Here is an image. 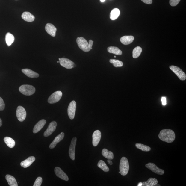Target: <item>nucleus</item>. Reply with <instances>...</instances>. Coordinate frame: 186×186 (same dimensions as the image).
<instances>
[{"instance_id": "obj_1", "label": "nucleus", "mask_w": 186, "mask_h": 186, "mask_svg": "<svg viewBox=\"0 0 186 186\" xmlns=\"http://www.w3.org/2000/svg\"><path fill=\"white\" fill-rule=\"evenodd\" d=\"M159 138L162 141L168 143H171L175 139L176 135L173 130L164 129L161 131L158 134Z\"/></svg>"}, {"instance_id": "obj_2", "label": "nucleus", "mask_w": 186, "mask_h": 186, "mask_svg": "<svg viewBox=\"0 0 186 186\" xmlns=\"http://www.w3.org/2000/svg\"><path fill=\"white\" fill-rule=\"evenodd\" d=\"M76 42L80 49L85 52H88L92 49L93 41L92 40H89L88 43L84 38L78 37Z\"/></svg>"}, {"instance_id": "obj_3", "label": "nucleus", "mask_w": 186, "mask_h": 186, "mask_svg": "<svg viewBox=\"0 0 186 186\" xmlns=\"http://www.w3.org/2000/svg\"><path fill=\"white\" fill-rule=\"evenodd\" d=\"M119 169L121 175H127L129 170V164L127 158L123 157L121 158L120 163Z\"/></svg>"}, {"instance_id": "obj_4", "label": "nucleus", "mask_w": 186, "mask_h": 186, "mask_svg": "<svg viewBox=\"0 0 186 186\" xmlns=\"http://www.w3.org/2000/svg\"><path fill=\"white\" fill-rule=\"evenodd\" d=\"M19 91L23 95L31 96L35 92L36 89L33 86L30 85L24 84L20 87Z\"/></svg>"}, {"instance_id": "obj_5", "label": "nucleus", "mask_w": 186, "mask_h": 186, "mask_svg": "<svg viewBox=\"0 0 186 186\" xmlns=\"http://www.w3.org/2000/svg\"><path fill=\"white\" fill-rule=\"evenodd\" d=\"M170 68L177 76L180 80H185L186 79V74L180 68L176 66L172 65L170 66Z\"/></svg>"}, {"instance_id": "obj_6", "label": "nucleus", "mask_w": 186, "mask_h": 186, "mask_svg": "<svg viewBox=\"0 0 186 186\" xmlns=\"http://www.w3.org/2000/svg\"><path fill=\"white\" fill-rule=\"evenodd\" d=\"M63 93L61 91H58L53 93L48 99V102L50 104H54L59 102L62 97Z\"/></svg>"}, {"instance_id": "obj_7", "label": "nucleus", "mask_w": 186, "mask_h": 186, "mask_svg": "<svg viewBox=\"0 0 186 186\" xmlns=\"http://www.w3.org/2000/svg\"><path fill=\"white\" fill-rule=\"evenodd\" d=\"M59 63L63 67L67 69H72L75 67V64L72 61L65 58H59Z\"/></svg>"}, {"instance_id": "obj_8", "label": "nucleus", "mask_w": 186, "mask_h": 186, "mask_svg": "<svg viewBox=\"0 0 186 186\" xmlns=\"http://www.w3.org/2000/svg\"><path fill=\"white\" fill-rule=\"evenodd\" d=\"M76 109V103L75 101H72L69 105L68 108V114L69 118L72 120L75 118Z\"/></svg>"}, {"instance_id": "obj_9", "label": "nucleus", "mask_w": 186, "mask_h": 186, "mask_svg": "<svg viewBox=\"0 0 186 186\" xmlns=\"http://www.w3.org/2000/svg\"><path fill=\"white\" fill-rule=\"evenodd\" d=\"M26 112L23 107L18 106L16 110V116L18 120L20 122L24 121L26 117Z\"/></svg>"}, {"instance_id": "obj_10", "label": "nucleus", "mask_w": 186, "mask_h": 186, "mask_svg": "<svg viewBox=\"0 0 186 186\" xmlns=\"http://www.w3.org/2000/svg\"><path fill=\"white\" fill-rule=\"evenodd\" d=\"M145 166L152 171L158 175H163L164 173V170L158 168L157 165L153 163H149L146 165Z\"/></svg>"}, {"instance_id": "obj_11", "label": "nucleus", "mask_w": 186, "mask_h": 186, "mask_svg": "<svg viewBox=\"0 0 186 186\" xmlns=\"http://www.w3.org/2000/svg\"><path fill=\"white\" fill-rule=\"evenodd\" d=\"M77 140V138L75 137L73 138L71 141L69 149V155L71 159L72 160H75V153Z\"/></svg>"}, {"instance_id": "obj_12", "label": "nucleus", "mask_w": 186, "mask_h": 186, "mask_svg": "<svg viewBox=\"0 0 186 186\" xmlns=\"http://www.w3.org/2000/svg\"><path fill=\"white\" fill-rule=\"evenodd\" d=\"M57 126V123L56 121H52L50 123L43 134L44 137H47L51 135L56 130Z\"/></svg>"}, {"instance_id": "obj_13", "label": "nucleus", "mask_w": 186, "mask_h": 186, "mask_svg": "<svg viewBox=\"0 0 186 186\" xmlns=\"http://www.w3.org/2000/svg\"><path fill=\"white\" fill-rule=\"evenodd\" d=\"M55 172L58 177L66 181L69 180V178L67 175L60 167H55Z\"/></svg>"}, {"instance_id": "obj_14", "label": "nucleus", "mask_w": 186, "mask_h": 186, "mask_svg": "<svg viewBox=\"0 0 186 186\" xmlns=\"http://www.w3.org/2000/svg\"><path fill=\"white\" fill-rule=\"evenodd\" d=\"M101 133L99 130H96L94 132L93 135V144L94 146L98 145L100 141Z\"/></svg>"}, {"instance_id": "obj_15", "label": "nucleus", "mask_w": 186, "mask_h": 186, "mask_svg": "<svg viewBox=\"0 0 186 186\" xmlns=\"http://www.w3.org/2000/svg\"><path fill=\"white\" fill-rule=\"evenodd\" d=\"M45 29L46 31L50 35L53 37H55L56 36L57 28L53 25L50 23H48L46 25Z\"/></svg>"}, {"instance_id": "obj_16", "label": "nucleus", "mask_w": 186, "mask_h": 186, "mask_svg": "<svg viewBox=\"0 0 186 186\" xmlns=\"http://www.w3.org/2000/svg\"><path fill=\"white\" fill-rule=\"evenodd\" d=\"M65 136V134L63 132H61L58 135L55 137L54 140L50 144L49 147L50 149H53L56 147L57 144L59 142H60L63 139Z\"/></svg>"}, {"instance_id": "obj_17", "label": "nucleus", "mask_w": 186, "mask_h": 186, "mask_svg": "<svg viewBox=\"0 0 186 186\" xmlns=\"http://www.w3.org/2000/svg\"><path fill=\"white\" fill-rule=\"evenodd\" d=\"M35 158L33 156H31L28 158L20 163V165L24 168H26L28 167L35 161Z\"/></svg>"}, {"instance_id": "obj_18", "label": "nucleus", "mask_w": 186, "mask_h": 186, "mask_svg": "<svg viewBox=\"0 0 186 186\" xmlns=\"http://www.w3.org/2000/svg\"><path fill=\"white\" fill-rule=\"evenodd\" d=\"M46 121L44 119H42L39 121L36 124L33 130V132L34 134L37 133L44 127Z\"/></svg>"}, {"instance_id": "obj_19", "label": "nucleus", "mask_w": 186, "mask_h": 186, "mask_svg": "<svg viewBox=\"0 0 186 186\" xmlns=\"http://www.w3.org/2000/svg\"><path fill=\"white\" fill-rule=\"evenodd\" d=\"M22 72L29 78H38L39 76V75L38 73L29 69H22Z\"/></svg>"}, {"instance_id": "obj_20", "label": "nucleus", "mask_w": 186, "mask_h": 186, "mask_svg": "<svg viewBox=\"0 0 186 186\" xmlns=\"http://www.w3.org/2000/svg\"><path fill=\"white\" fill-rule=\"evenodd\" d=\"M134 38L132 36H123L120 38V41L123 45H128L134 41Z\"/></svg>"}, {"instance_id": "obj_21", "label": "nucleus", "mask_w": 186, "mask_h": 186, "mask_svg": "<svg viewBox=\"0 0 186 186\" xmlns=\"http://www.w3.org/2000/svg\"><path fill=\"white\" fill-rule=\"evenodd\" d=\"M22 17V19L28 22H33L35 19L34 16L29 12H24L23 13Z\"/></svg>"}, {"instance_id": "obj_22", "label": "nucleus", "mask_w": 186, "mask_h": 186, "mask_svg": "<svg viewBox=\"0 0 186 186\" xmlns=\"http://www.w3.org/2000/svg\"><path fill=\"white\" fill-rule=\"evenodd\" d=\"M6 179L9 185L10 186H18L17 181L13 176L7 174L6 176Z\"/></svg>"}, {"instance_id": "obj_23", "label": "nucleus", "mask_w": 186, "mask_h": 186, "mask_svg": "<svg viewBox=\"0 0 186 186\" xmlns=\"http://www.w3.org/2000/svg\"><path fill=\"white\" fill-rule=\"evenodd\" d=\"M158 181L155 178H150L148 181L142 182V186H155L158 184Z\"/></svg>"}, {"instance_id": "obj_24", "label": "nucleus", "mask_w": 186, "mask_h": 186, "mask_svg": "<svg viewBox=\"0 0 186 186\" xmlns=\"http://www.w3.org/2000/svg\"><path fill=\"white\" fill-rule=\"evenodd\" d=\"M102 155L108 159L112 160L114 158V155L112 152L109 151L106 149H103L102 151Z\"/></svg>"}, {"instance_id": "obj_25", "label": "nucleus", "mask_w": 186, "mask_h": 186, "mask_svg": "<svg viewBox=\"0 0 186 186\" xmlns=\"http://www.w3.org/2000/svg\"><path fill=\"white\" fill-rule=\"evenodd\" d=\"M108 52L110 53L113 54L118 55L122 54V52L118 47H109L107 48Z\"/></svg>"}, {"instance_id": "obj_26", "label": "nucleus", "mask_w": 186, "mask_h": 186, "mask_svg": "<svg viewBox=\"0 0 186 186\" xmlns=\"http://www.w3.org/2000/svg\"><path fill=\"white\" fill-rule=\"evenodd\" d=\"M120 14V11L118 8H114L110 13V18L112 20H115L118 18Z\"/></svg>"}, {"instance_id": "obj_27", "label": "nucleus", "mask_w": 186, "mask_h": 186, "mask_svg": "<svg viewBox=\"0 0 186 186\" xmlns=\"http://www.w3.org/2000/svg\"><path fill=\"white\" fill-rule=\"evenodd\" d=\"M4 140V142L9 148H12L15 146V142L11 138L8 137H5Z\"/></svg>"}, {"instance_id": "obj_28", "label": "nucleus", "mask_w": 186, "mask_h": 186, "mask_svg": "<svg viewBox=\"0 0 186 186\" xmlns=\"http://www.w3.org/2000/svg\"><path fill=\"white\" fill-rule=\"evenodd\" d=\"M6 41L8 46H10L14 42L15 37L13 34L10 33H7L6 35Z\"/></svg>"}, {"instance_id": "obj_29", "label": "nucleus", "mask_w": 186, "mask_h": 186, "mask_svg": "<svg viewBox=\"0 0 186 186\" xmlns=\"http://www.w3.org/2000/svg\"><path fill=\"white\" fill-rule=\"evenodd\" d=\"M98 166L100 168L102 169L103 171L108 172L109 171L108 167L103 160H101L99 161L98 164Z\"/></svg>"}, {"instance_id": "obj_30", "label": "nucleus", "mask_w": 186, "mask_h": 186, "mask_svg": "<svg viewBox=\"0 0 186 186\" xmlns=\"http://www.w3.org/2000/svg\"><path fill=\"white\" fill-rule=\"evenodd\" d=\"M142 52V48L139 46H137L134 48L132 52L133 58H137L140 55Z\"/></svg>"}, {"instance_id": "obj_31", "label": "nucleus", "mask_w": 186, "mask_h": 186, "mask_svg": "<svg viewBox=\"0 0 186 186\" xmlns=\"http://www.w3.org/2000/svg\"><path fill=\"white\" fill-rule=\"evenodd\" d=\"M135 146L137 148L143 151L148 152L151 150L150 147L141 143H136Z\"/></svg>"}, {"instance_id": "obj_32", "label": "nucleus", "mask_w": 186, "mask_h": 186, "mask_svg": "<svg viewBox=\"0 0 186 186\" xmlns=\"http://www.w3.org/2000/svg\"><path fill=\"white\" fill-rule=\"evenodd\" d=\"M109 61L115 67H120L123 66V62L118 60L111 59Z\"/></svg>"}, {"instance_id": "obj_33", "label": "nucleus", "mask_w": 186, "mask_h": 186, "mask_svg": "<svg viewBox=\"0 0 186 186\" xmlns=\"http://www.w3.org/2000/svg\"><path fill=\"white\" fill-rule=\"evenodd\" d=\"M43 182L42 178L41 177H39L37 178L36 180L34 182L33 186H40L41 184H42Z\"/></svg>"}, {"instance_id": "obj_34", "label": "nucleus", "mask_w": 186, "mask_h": 186, "mask_svg": "<svg viewBox=\"0 0 186 186\" xmlns=\"http://www.w3.org/2000/svg\"><path fill=\"white\" fill-rule=\"evenodd\" d=\"M180 0H170V4L172 6H175L177 5Z\"/></svg>"}, {"instance_id": "obj_35", "label": "nucleus", "mask_w": 186, "mask_h": 186, "mask_svg": "<svg viewBox=\"0 0 186 186\" xmlns=\"http://www.w3.org/2000/svg\"><path fill=\"white\" fill-rule=\"evenodd\" d=\"M5 108V104L4 100L1 97H0V111H3Z\"/></svg>"}, {"instance_id": "obj_36", "label": "nucleus", "mask_w": 186, "mask_h": 186, "mask_svg": "<svg viewBox=\"0 0 186 186\" xmlns=\"http://www.w3.org/2000/svg\"><path fill=\"white\" fill-rule=\"evenodd\" d=\"M141 1L143 3L147 4H151L152 3V0H141Z\"/></svg>"}, {"instance_id": "obj_37", "label": "nucleus", "mask_w": 186, "mask_h": 186, "mask_svg": "<svg viewBox=\"0 0 186 186\" xmlns=\"http://www.w3.org/2000/svg\"><path fill=\"white\" fill-rule=\"evenodd\" d=\"M161 101L163 105H166V98L164 97H162L161 99Z\"/></svg>"}, {"instance_id": "obj_38", "label": "nucleus", "mask_w": 186, "mask_h": 186, "mask_svg": "<svg viewBox=\"0 0 186 186\" xmlns=\"http://www.w3.org/2000/svg\"><path fill=\"white\" fill-rule=\"evenodd\" d=\"M107 162L110 165H112V164H113V163H112V162L111 160H110V159L108 160H107Z\"/></svg>"}, {"instance_id": "obj_39", "label": "nucleus", "mask_w": 186, "mask_h": 186, "mask_svg": "<svg viewBox=\"0 0 186 186\" xmlns=\"http://www.w3.org/2000/svg\"><path fill=\"white\" fill-rule=\"evenodd\" d=\"M2 125V121L1 119L0 118V127H1Z\"/></svg>"}, {"instance_id": "obj_40", "label": "nucleus", "mask_w": 186, "mask_h": 186, "mask_svg": "<svg viewBox=\"0 0 186 186\" xmlns=\"http://www.w3.org/2000/svg\"><path fill=\"white\" fill-rule=\"evenodd\" d=\"M142 182H140L138 184V185H137L138 186H142Z\"/></svg>"}, {"instance_id": "obj_41", "label": "nucleus", "mask_w": 186, "mask_h": 186, "mask_svg": "<svg viewBox=\"0 0 186 186\" xmlns=\"http://www.w3.org/2000/svg\"><path fill=\"white\" fill-rule=\"evenodd\" d=\"M105 1V0H100V1L102 2H104Z\"/></svg>"}, {"instance_id": "obj_42", "label": "nucleus", "mask_w": 186, "mask_h": 186, "mask_svg": "<svg viewBox=\"0 0 186 186\" xmlns=\"http://www.w3.org/2000/svg\"><path fill=\"white\" fill-rule=\"evenodd\" d=\"M155 186H160V185L157 184Z\"/></svg>"}, {"instance_id": "obj_43", "label": "nucleus", "mask_w": 186, "mask_h": 186, "mask_svg": "<svg viewBox=\"0 0 186 186\" xmlns=\"http://www.w3.org/2000/svg\"><path fill=\"white\" fill-rule=\"evenodd\" d=\"M57 63H59V61H57Z\"/></svg>"}, {"instance_id": "obj_44", "label": "nucleus", "mask_w": 186, "mask_h": 186, "mask_svg": "<svg viewBox=\"0 0 186 186\" xmlns=\"http://www.w3.org/2000/svg\"><path fill=\"white\" fill-rule=\"evenodd\" d=\"M114 58H116V56H114Z\"/></svg>"}, {"instance_id": "obj_45", "label": "nucleus", "mask_w": 186, "mask_h": 186, "mask_svg": "<svg viewBox=\"0 0 186 186\" xmlns=\"http://www.w3.org/2000/svg\"><path fill=\"white\" fill-rule=\"evenodd\" d=\"M119 173H120V172H119Z\"/></svg>"}]
</instances>
